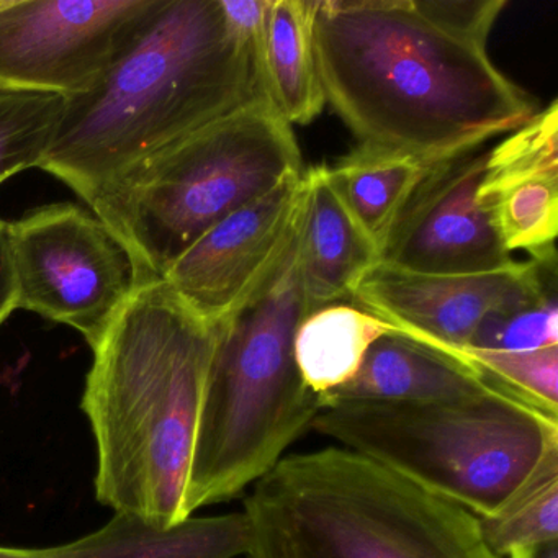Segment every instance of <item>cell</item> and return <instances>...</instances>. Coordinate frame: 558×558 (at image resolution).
<instances>
[{"label": "cell", "mask_w": 558, "mask_h": 558, "mask_svg": "<svg viewBox=\"0 0 558 558\" xmlns=\"http://www.w3.org/2000/svg\"><path fill=\"white\" fill-rule=\"evenodd\" d=\"M505 0H313L325 102L359 145L437 165L538 112L488 54Z\"/></svg>", "instance_id": "1"}, {"label": "cell", "mask_w": 558, "mask_h": 558, "mask_svg": "<svg viewBox=\"0 0 558 558\" xmlns=\"http://www.w3.org/2000/svg\"><path fill=\"white\" fill-rule=\"evenodd\" d=\"M269 100L260 41L220 0H165L86 93L70 97L38 169L93 205L130 171L204 126Z\"/></svg>", "instance_id": "2"}, {"label": "cell", "mask_w": 558, "mask_h": 558, "mask_svg": "<svg viewBox=\"0 0 558 558\" xmlns=\"http://www.w3.org/2000/svg\"><path fill=\"white\" fill-rule=\"evenodd\" d=\"M215 326L162 279L142 280L94 345L83 408L96 498L158 527L185 521V489Z\"/></svg>", "instance_id": "3"}, {"label": "cell", "mask_w": 558, "mask_h": 558, "mask_svg": "<svg viewBox=\"0 0 558 558\" xmlns=\"http://www.w3.org/2000/svg\"><path fill=\"white\" fill-rule=\"evenodd\" d=\"M302 214V211H300ZM299 225L276 269L250 299L215 323L214 352L198 413L185 514L243 495L312 429L322 398L306 388L293 354L308 315Z\"/></svg>", "instance_id": "4"}, {"label": "cell", "mask_w": 558, "mask_h": 558, "mask_svg": "<svg viewBox=\"0 0 558 558\" xmlns=\"http://www.w3.org/2000/svg\"><path fill=\"white\" fill-rule=\"evenodd\" d=\"M243 512L246 558H499L475 514L345 447L283 457Z\"/></svg>", "instance_id": "5"}, {"label": "cell", "mask_w": 558, "mask_h": 558, "mask_svg": "<svg viewBox=\"0 0 558 558\" xmlns=\"http://www.w3.org/2000/svg\"><path fill=\"white\" fill-rule=\"evenodd\" d=\"M303 171L292 126L257 100L153 156L89 208L125 244L140 280L165 279L218 221Z\"/></svg>", "instance_id": "6"}, {"label": "cell", "mask_w": 558, "mask_h": 558, "mask_svg": "<svg viewBox=\"0 0 558 558\" xmlns=\"http://www.w3.org/2000/svg\"><path fill=\"white\" fill-rule=\"evenodd\" d=\"M312 429L485 518L558 440V417L489 387L433 403L328 401Z\"/></svg>", "instance_id": "7"}, {"label": "cell", "mask_w": 558, "mask_h": 558, "mask_svg": "<svg viewBox=\"0 0 558 558\" xmlns=\"http://www.w3.org/2000/svg\"><path fill=\"white\" fill-rule=\"evenodd\" d=\"M17 308L99 342L142 280L125 244L93 211L53 204L8 223Z\"/></svg>", "instance_id": "8"}, {"label": "cell", "mask_w": 558, "mask_h": 558, "mask_svg": "<svg viewBox=\"0 0 558 558\" xmlns=\"http://www.w3.org/2000/svg\"><path fill=\"white\" fill-rule=\"evenodd\" d=\"M162 2L0 0V93H86Z\"/></svg>", "instance_id": "9"}, {"label": "cell", "mask_w": 558, "mask_h": 558, "mask_svg": "<svg viewBox=\"0 0 558 558\" xmlns=\"http://www.w3.org/2000/svg\"><path fill=\"white\" fill-rule=\"evenodd\" d=\"M489 148L427 169L395 218L378 266L421 276H472L514 263L499 240L492 211L478 201Z\"/></svg>", "instance_id": "10"}, {"label": "cell", "mask_w": 558, "mask_h": 558, "mask_svg": "<svg viewBox=\"0 0 558 558\" xmlns=\"http://www.w3.org/2000/svg\"><path fill=\"white\" fill-rule=\"evenodd\" d=\"M303 172L218 221L166 272L162 280L211 325L240 308L282 259L302 211Z\"/></svg>", "instance_id": "11"}, {"label": "cell", "mask_w": 558, "mask_h": 558, "mask_svg": "<svg viewBox=\"0 0 558 558\" xmlns=\"http://www.w3.org/2000/svg\"><path fill=\"white\" fill-rule=\"evenodd\" d=\"M555 267L534 260L472 276H421L377 266L355 289L352 303L434 349L469 345L483 319L542 295Z\"/></svg>", "instance_id": "12"}, {"label": "cell", "mask_w": 558, "mask_h": 558, "mask_svg": "<svg viewBox=\"0 0 558 558\" xmlns=\"http://www.w3.org/2000/svg\"><path fill=\"white\" fill-rule=\"evenodd\" d=\"M299 260L308 313L352 299L380 264L377 244L329 184L326 165L303 172Z\"/></svg>", "instance_id": "13"}, {"label": "cell", "mask_w": 558, "mask_h": 558, "mask_svg": "<svg viewBox=\"0 0 558 558\" xmlns=\"http://www.w3.org/2000/svg\"><path fill=\"white\" fill-rule=\"evenodd\" d=\"M492 385L465 365L400 332H390L368 349L357 375L323 400L433 403L472 397Z\"/></svg>", "instance_id": "14"}, {"label": "cell", "mask_w": 558, "mask_h": 558, "mask_svg": "<svg viewBox=\"0 0 558 558\" xmlns=\"http://www.w3.org/2000/svg\"><path fill=\"white\" fill-rule=\"evenodd\" d=\"M247 547L250 527L243 511L191 515L169 527L116 512L99 531L48 551L53 558H241Z\"/></svg>", "instance_id": "15"}, {"label": "cell", "mask_w": 558, "mask_h": 558, "mask_svg": "<svg viewBox=\"0 0 558 558\" xmlns=\"http://www.w3.org/2000/svg\"><path fill=\"white\" fill-rule=\"evenodd\" d=\"M313 0H269L260 64L267 97L292 125H308L325 107L313 48Z\"/></svg>", "instance_id": "16"}, {"label": "cell", "mask_w": 558, "mask_h": 558, "mask_svg": "<svg viewBox=\"0 0 558 558\" xmlns=\"http://www.w3.org/2000/svg\"><path fill=\"white\" fill-rule=\"evenodd\" d=\"M390 332L397 329L355 303L313 310L300 323L293 341L303 384L325 400L357 375L372 344Z\"/></svg>", "instance_id": "17"}, {"label": "cell", "mask_w": 558, "mask_h": 558, "mask_svg": "<svg viewBox=\"0 0 558 558\" xmlns=\"http://www.w3.org/2000/svg\"><path fill=\"white\" fill-rule=\"evenodd\" d=\"M429 168L404 153L359 145L335 166H326V174L380 253L395 218Z\"/></svg>", "instance_id": "18"}, {"label": "cell", "mask_w": 558, "mask_h": 558, "mask_svg": "<svg viewBox=\"0 0 558 558\" xmlns=\"http://www.w3.org/2000/svg\"><path fill=\"white\" fill-rule=\"evenodd\" d=\"M476 519L486 547L499 558L558 541V440L493 514Z\"/></svg>", "instance_id": "19"}, {"label": "cell", "mask_w": 558, "mask_h": 558, "mask_svg": "<svg viewBox=\"0 0 558 558\" xmlns=\"http://www.w3.org/2000/svg\"><path fill=\"white\" fill-rule=\"evenodd\" d=\"M480 204L492 211L499 240L509 254L525 251L541 266H557L558 178L522 182Z\"/></svg>", "instance_id": "20"}, {"label": "cell", "mask_w": 558, "mask_h": 558, "mask_svg": "<svg viewBox=\"0 0 558 558\" xmlns=\"http://www.w3.org/2000/svg\"><path fill=\"white\" fill-rule=\"evenodd\" d=\"M437 352L465 365L492 387L558 417V345L524 352L463 345Z\"/></svg>", "instance_id": "21"}, {"label": "cell", "mask_w": 558, "mask_h": 558, "mask_svg": "<svg viewBox=\"0 0 558 558\" xmlns=\"http://www.w3.org/2000/svg\"><path fill=\"white\" fill-rule=\"evenodd\" d=\"M542 178H558V104L538 110L527 123L489 148L478 201L512 185Z\"/></svg>", "instance_id": "22"}, {"label": "cell", "mask_w": 558, "mask_h": 558, "mask_svg": "<svg viewBox=\"0 0 558 558\" xmlns=\"http://www.w3.org/2000/svg\"><path fill=\"white\" fill-rule=\"evenodd\" d=\"M64 106L57 94L0 93V184L40 166Z\"/></svg>", "instance_id": "23"}, {"label": "cell", "mask_w": 558, "mask_h": 558, "mask_svg": "<svg viewBox=\"0 0 558 558\" xmlns=\"http://www.w3.org/2000/svg\"><path fill=\"white\" fill-rule=\"evenodd\" d=\"M469 345L509 352L557 348L558 308L554 287L535 299L486 316Z\"/></svg>", "instance_id": "24"}, {"label": "cell", "mask_w": 558, "mask_h": 558, "mask_svg": "<svg viewBox=\"0 0 558 558\" xmlns=\"http://www.w3.org/2000/svg\"><path fill=\"white\" fill-rule=\"evenodd\" d=\"M17 310V287L9 247L8 223L0 220V328Z\"/></svg>", "instance_id": "25"}, {"label": "cell", "mask_w": 558, "mask_h": 558, "mask_svg": "<svg viewBox=\"0 0 558 558\" xmlns=\"http://www.w3.org/2000/svg\"><path fill=\"white\" fill-rule=\"evenodd\" d=\"M508 558H558V541L512 551Z\"/></svg>", "instance_id": "26"}, {"label": "cell", "mask_w": 558, "mask_h": 558, "mask_svg": "<svg viewBox=\"0 0 558 558\" xmlns=\"http://www.w3.org/2000/svg\"><path fill=\"white\" fill-rule=\"evenodd\" d=\"M0 558H53L48 548L0 547Z\"/></svg>", "instance_id": "27"}]
</instances>
